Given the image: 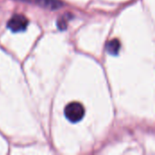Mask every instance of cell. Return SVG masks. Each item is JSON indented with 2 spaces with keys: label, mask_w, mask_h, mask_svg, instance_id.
Segmentation results:
<instances>
[{
  "label": "cell",
  "mask_w": 155,
  "mask_h": 155,
  "mask_svg": "<svg viewBox=\"0 0 155 155\" xmlns=\"http://www.w3.org/2000/svg\"><path fill=\"white\" fill-rule=\"evenodd\" d=\"M84 107L78 102H73L64 108V115L71 123H78L84 116Z\"/></svg>",
  "instance_id": "cell-1"
},
{
  "label": "cell",
  "mask_w": 155,
  "mask_h": 155,
  "mask_svg": "<svg viewBox=\"0 0 155 155\" xmlns=\"http://www.w3.org/2000/svg\"><path fill=\"white\" fill-rule=\"evenodd\" d=\"M28 25V19L20 14L14 15L7 22V28L14 33L23 32Z\"/></svg>",
  "instance_id": "cell-2"
},
{
  "label": "cell",
  "mask_w": 155,
  "mask_h": 155,
  "mask_svg": "<svg viewBox=\"0 0 155 155\" xmlns=\"http://www.w3.org/2000/svg\"><path fill=\"white\" fill-rule=\"evenodd\" d=\"M35 1L40 6L49 10H56L64 5V3L61 0H35Z\"/></svg>",
  "instance_id": "cell-3"
},
{
  "label": "cell",
  "mask_w": 155,
  "mask_h": 155,
  "mask_svg": "<svg viewBox=\"0 0 155 155\" xmlns=\"http://www.w3.org/2000/svg\"><path fill=\"white\" fill-rule=\"evenodd\" d=\"M120 49H121V43L117 38L112 39L106 44V51L112 55L118 54Z\"/></svg>",
  "instance_id": "cell-4"
},
{
  "label": "cell",
  "mask_w": 155,
  "mask_h": 155,
  "mask_svg": "<svg viewBox=\"0 0 155 155\" xmlns=\"http://www.w3.org/2000/svg\"><path fill=\"white\" fill-rule=\"evenodd\" d=\"M71 15L70 14H64V15H62L58 21H57V26L60 30H64L67 27V24L69 19H71L72 17H70Z\"/></svg>",
  "instance_id": "cell-5"
},
{
  "label": "cell",
  "mask_w": 155,
  "mask_h": 155,
  "mask_svg": "<svg viewBox=\"0 0 155 155\" xmlns=\"http://www.w3.org/2000/svg\"><path fill=\"white\" fill-rule=\"evenodd\" d=\"M17 1H23V2H29L30 0H17Z\"/></svg>",
  "instance_id": "cell-6"
}]
</instances>
